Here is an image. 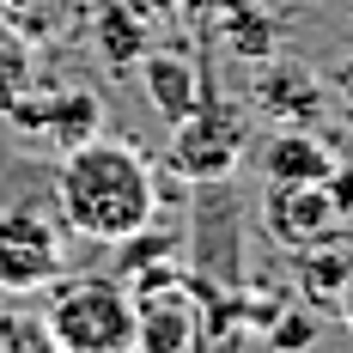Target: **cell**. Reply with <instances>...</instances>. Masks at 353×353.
Here are the masks:
<instances>
[{
    "instance_id": "7",
    "label": "cell",
    "mask_w": 353,
    "mask_h": 353,
    "mask_svg": "<svg viewBox=\"0 0 353 353\" xmlns=\"http://www.w3.org/2000/svg\"><path fill=\"white\" fill-rule=\"evenodd\" d=\"M134 73H141L146 104L159 110L171 128L189 116V110H195V98H201V73L189 68L183 55H171V49H152V55H141V61H134Z\"/></svg>"
},
{
    "instance_id": "15",
    "label": "cell",
    "mask_w": 353,
    "mask_h": 353,
    "mask_svg": "<svg viewBox=\"0 0 353 353\" xmlns=\"http://www.w3.org/2000/svg\"><path fill=\"white\" fill-rule=\"evenodd\" d=\"M335 317H341V329H347V335H353V286H347V292H341V305H335Z\"/></svg>"
},
{
    "instance_id": "10",
    "label": "cell",
    "mask_w": 353,
    "mask_h": 353,
    "mask_svg": "<svg viewBox=\"0 0 353 353\" xmlns=\"http://www.w3.org/2000/svg\"><path fill=\"white\" fill-rule=\"evenodd\" d=\"M262 110L286 122V128H305V122H317L323 116V85L311 68H274L262 79Z\"/></svg>"
},
{
    "instance_id": "4",
    "label": "cell",
    "mask_w": 353,
    "mask_h": 353,
    "mask_svg": "<svg viewBox=\"0 0 353 353\" xmlns=\"http://www.w3.org/2000/svg\"><path fill=\"white\" fill-rule=\"evenodd\" d=\"M68 232V225H61ZM61 232L37 213H0V292H37L61 274Z\"/></svg>"
},
{
    "instance_id": "6",
    "label": "cell",
    "mask_w": 353,
    "mask_h": 353,
    "mask_svg": "<svg viewBox=\"0 0 353 353\" xmlns=\"http://www.w3.org/2000/svg\"><path fill=\"white\" fill-rule=\"evenodd\" d=\"M195 341H201V317H195L183 281L134 299V347L128 353H195Z\"/></svg>"
},
{
    "instance_id": "12",
    "label": "cell",
    "mask_w": 353,
    "mask_h": 353,
    "mask_svg": "<svg viewBox=\"0 0 353 353\" xmlns=\"http://www.w3.org/2000/svg\"><path fill=\"white\" fill-rule=\"evenodd\" d=\"M262 329H268V347L274 353H311L317 335H323V317H317V305H305V311H274Z\"/></svg>"
},
{
    "instance_id": "13",
    "label": "cell",
    "mask_w": 353,
    "mask_h": 353,
    "mask_svg": "<svg viewBox=\"0 0 353 353\" xmlns=\"http://www.w3.org/2000/svg\"><path fill=\"white\" fill-rule=\"evenodd\" d=\"M0 353H61L37 311H0Z\"/></svg>"
},
{
    "instance_id": "8",
    "label": "cell",
    "mask_w": 353,
    "mask_h": 353,
    "mask_svg": "<svg viewBox=\"0 0 353 353\" xmlns=\"http://www.w3.org/2000/svg\"><path fill=\"white\" fill-rule=\"evenodd\" d=\"M347 286H353V244H341V238L329 232V238L299 250V292H305V305L335 311Z\"/></svg>"
},
{
    "instance_id": "3",
    "label": "cell",
    "mask_w": 353,
    "mask_h": 353,
    "mask_svg": "<svg viewBox=\"0 0 353 353\" xmlns=\"http://www.w3.org/2000/svg\"><path fill=\"white\" fill-rule=\"evenodd\" d=\"M238 152H244V122H238V110H232L208 79H201L195 110L176 122V146H171L176 171L213 183V176H225L232 165H238Z\"/></svg>"
},
{
    "instance_id": "5",
    "label": "cell",
    "mask_w": 353,
    "mask_h": 353,
    "mask_svg": "<svg viewBox=\"0 0 353 353\" xmlns=\"http://www.w3.org/2000/svg\"><path fill=\"white\" fill-rule=\"evenodd\" d=\"M262 225H268V238L286 250H305L329 238L335 225H341V208H335V195H329V183H268V195H262Z\"/></svg>"
},
{
    "instance_id": "11",
    "label": "cell",
    "mask_w": 353,
    "mask_h": 353,
    "mask_svg": "<svg viewBox=\"0 0 353 353\" xmlns=\"http://www.w3.org/2000/svg\"><path fill=\"white\" fill-rule=\"evenodd\" d=\"M98 49H104L110 68H134V61L146 55V25L122 6V0H110L104 19H98Z\"/></svg>"
},
{
    "instance_id": "1",
    "label": "cell",
    "mask_w": 353,
    "mask_h": 353,
    "mask_svg": "<svg viewBox=\"0 0 353 353\" xmlns=\"http://www.w3.org/2000/svg\"><path fill=\"white\" fill-rule=\"evenodd\" d=\"M55 208H61V225H68L73 238L122 244L128 232H141L146 219L159 213V183H152V165L134 146L92 134V141L61 152Z\"/></svg>"
},
{
    "instance_id": "16",
    "label": "cell",
    "mask_w": 353,
    "mask_h": 353,
    "mask_svg": "<svg viewBox=\"0 0 353 353\" xmlns=\"http://www.w3.org/2000/svg\"><path fill=\"white\" fill-rule=\"evenodd\" d=\"M341 92H347V98H353V55H347V61H341Z\"/></svg>"
},
{
    "instance_id": "9",
    "label": "cell",
    "mask_w": 353,
    "mask_h": 353,
    "mask_svg": "<svg viewBox=\"0 0 353 353\" xmlns=\"http://www.w3.org/2000/svg\"><path fill=\"white\" fill-rule=\"evenodd\" d=\"M262 171H268V183H329L335 152L311 128H281L274 141L262 146Z\"/></svg>"
},
{
    "instance_id": "14",
    "label": "cell",
    "mask_w": 353,
    "mask_h": 353,
    "mask_svg": "<svg viewBox=\"0 0 353 353\" xmlns=\"http://www.w3.org/2000/svg\"><path fill=\"white\" fill-rule=\"evenodd\" d=\"M43 116L61 128V146H79V141H92V134H98V104H92V98H79V92L61 98V104H49Z\"/></svg>"
},
{
    "instance_id": "2",
    "label": "cell",
    "mask_w": 353,
    "mask_h": 353,
    "mask_svg": "<svg viewBox=\"0 0 353 353\" xmlns=\"http://www.w3.org/2000/svg\"><path fill=\"white\" fill-rule=\"evenodd\" d=\"M61 353H128L134 347V292L122 281H73L43 311Z\"/></svg>"
}]
</instances>
